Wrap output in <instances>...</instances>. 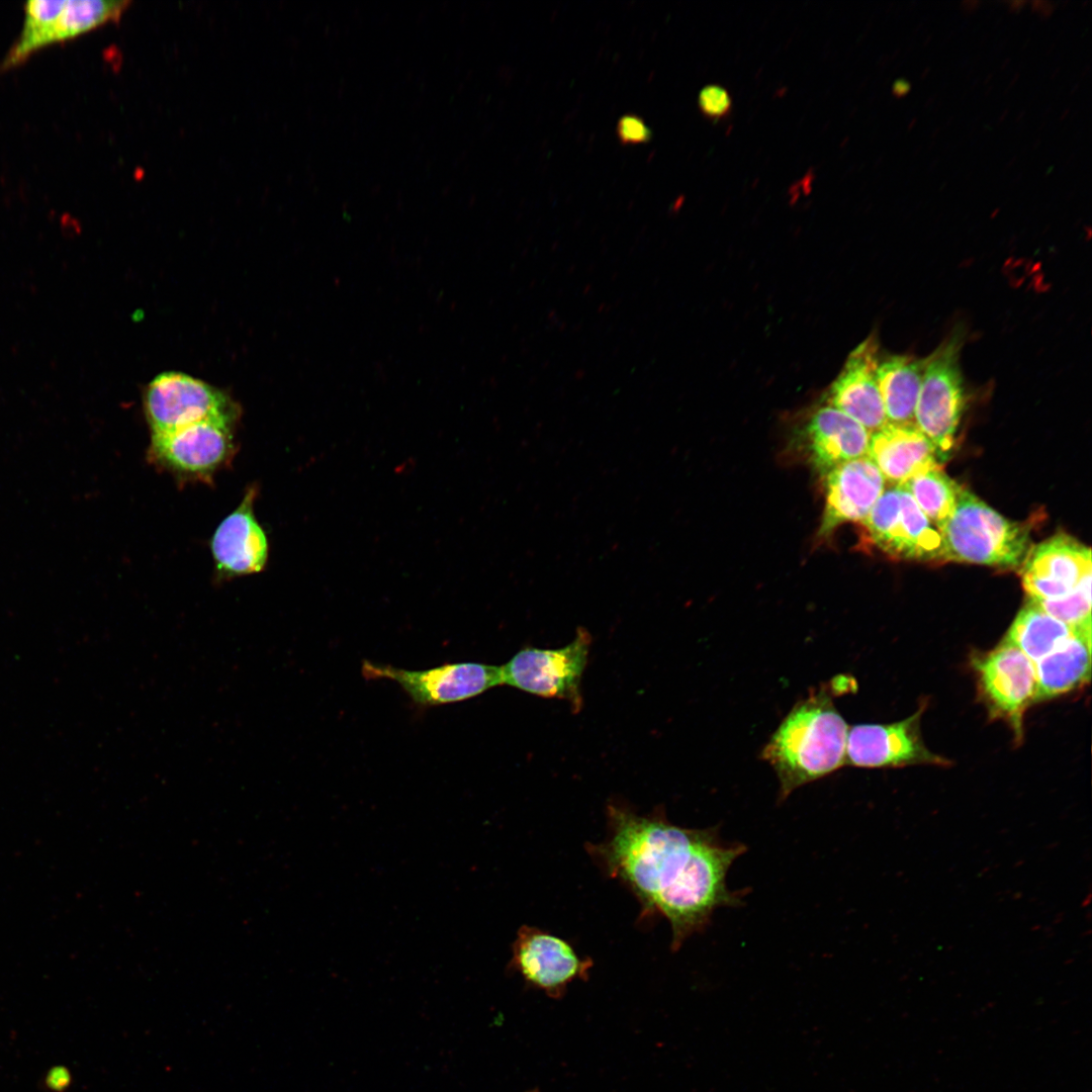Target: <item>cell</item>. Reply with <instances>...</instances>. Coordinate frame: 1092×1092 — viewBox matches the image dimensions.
<instances>
[{
	"instance_id": "cell-12",
	"label": "cell",
	"mask_w": 1092,
	"mask_h": 1092,
	"mask_svg": "<svg viewBox=\"0 0 1092 1092\" xmlns=\"http://www.w3.org/2000/svg\"><path fill=\"white\" fill-rule=\"evenodd\" d=\"M980 689L995 715L1021 729L1022 715L1036 698L1034 662L1013 645L1002 642L974 661Z\"/></svg>"
},
{
	"instance_id": "cell-20",
	"label": "cell",
	"mask_w": 1092,
	"mask_h": 1092,
	"mask_svg": "<svg viewBox=\"0 0 1092 1092\" xmlns=\"http://www.w3.org/2000/svg\"><path fill=\"white\" fill-rule=\"evenodd\" d=\"M926 358L894 355L879 362L877 381L888 423L915 425V407Z\"/></svg>"
},
{
	"instance_id": "cell-22",
	"label": "cell",
	"mask_w": 1092,
	"mask_h": 1092,
	"mask_svg": "<svg viewBox=\"0 0 1092 1092\" xmlns=\"http://www.w3.org/2000/svg\"><path fill=\"white\" fill-rule=\"evenodd\" d=\"M129 4L127 0H66L60 14L34 40L33 53L53 42L68 40L117 21Z\"/></svg>"
},
{
	"instance_id": "cell-25",
	"label": "cell",
	"mask_w": 1092,
	"mask_h": 1092,
	"mask_svg": "<svg viewBox=\"0 0 1092 1092\" xmlns=\"http://www.w3.org/2000/svg\"><path fill=\"white\" fill-rule=\"evenodd\" d=\"M1033 602L1049 615L1073 628L1091 629V574L1060 599Z\"/></svg>"
},
{
	"instance_id": "cell-28",
	"label": "cell",
	"mask_w": 1092,
	"mask_h": 1092,
	"mask_svg": "<svg viewBox=\"0 0 1092 1092\" xmlns=\"http://www.w3.org/2000/svg\"><path fill=\"white\" fill-rule=\"evenodd\" d=\"M74 1083L69 1067L63 1064L51 1066L41 1076L40 1089L44 1092H68Z\"/></svg>"
},
{
	"instance_id": "cell-11",
	"label": "cell",
	"mask_w": 1092,
	"mask_h": 1092,
	"mask_svg": "<svg viewBox=\"0 0 1092 1092\" xmlns=\"http://www.w3.org/2000/svg\"><path fill=\"white\" fill-rule=\"evenodd\" d=\"M1088 574H1092L1090 548L1065 533L1031 546L1020 565L1022 586L1032 601L1060 599Z\"/></svg>"
},
{
	"instance_id": "cell-30",
	"label": "cell",
	"mask_w": 1092,
	"mask_h": 1092,
	"mask_svg": "<svg viewBox=\"0 0 1092 1092\" xmlns=\"http://www.w3.org/2000/svg\"><path fill=\"white\" fill-rule=\"evenodd\" d=\"M1033 10H1038L1043 16H1049L1053 12V5L1050 2L1035 1L1032 3Z\"/></svg>"
},
{
	"instance_id": "cell-17",
	"label": "cell",
	"mask_w": 1092,
	"mask_h": 1092,
	"mask_svg": "<svg viewBox=\"0 0 1092 1092\" xmlns=\"http://www.w3.org/2000/svg\"><path fill=\"white\" fill-rule=\"evenodd\" d=\"M867 456L891 485L942 467L932 443L915 425L887 423L871 433Z\"/></svg>"
},
{
	"instance_id": "cell-26",
	"label": "cell",
	"mask_w": 1092,
	"mask_h": 1092,
	"mask_svg": "<svg viewBox=\"0 0 1092 1092\" xmlns=\"http://www.w3.org/2000/svg\"><path fill=\"white\" fill-rule=\"evenodd\" d=\"M702 113L711 119H721L730 113L731 97L722 86L710 84L703 87L698 96Z\"/></svg>"
},
{
	"instance_id": "cell-3",
	"label": "cell",
	"mask_w": 1092,
	"mask_h": 1092,
	"mask_svg": "<svg viewBox=\"0 0 1092 1092\" xmlns=\"http://www.w3.org/2000/svg\"><path fill=\"white\" fill-rule=\"evenodd\" d=\"M938 531L944 562L1015 569L1031 547L1027 523L1008 520L965 488L952 515Z\"/></svg>"
},
{
	"instance_id": "cell-4",
	"label": "cell",
	"mask_w": 1092,
	"mask_h": 1092,
	"mask_svg": "<svg viewBox=\"0 0 1092 1092\" xmlns=\"http://www.w3.org/2000/svg\"><path fill=\"white\" fill-rule=\"evenodd\" d=\"M860 523L866 541L890 558L944 562L938 529L901 485L887 486Z\"/></svg>"
},
{
	"instance_id": "cell-18",
	"label": "cell",
	"mask_w": 1092,
	"mask_h": 1092,
	"mask_svg": "<svg viewBox=\"0 0 1092 1092\" xmlns=\"http://www.w3.org/2000/svg\"><path fill=\"white\" fill-rule=\"evenodd\" d=\"M871 433L858 422L830 405L818 408L805 427V445L812 465L821 474L868 455Z\"/></svg>"
},
{
	"instance_id": "cell-24",
	"label": "cell",
	"mask_w": 1092,
	"mask_h": 1092,
	"mask_svg": "<svg viewBox=\"0 0 1092 1092\" xmlns=\"http://www.w3.org/2000/svg\"><path fill=\"white\" fill-rule=\"evenodd\" d=\"M66 0H30L24 5L22 29L0 63L7 70L24 62L32 54L35 38L62 11Z\"/></svg>"
},
{
	"instance_id": "cell-31",
	"label": "cell",
	"mask_w": 1092,
	"mask_h": 1092,
	"mask_svg": "<svg viewBox=\"0 0 1092 1092\" xmlns=\"http://www.w3.org/2000/svg\"><path fill=\"white\" fill-rule=\"evenodd\" d=\"M1024 4H1025L1024 1H1013V2L1010 3V9L1012 11H1018L1019 9H1021L1022 5H1024Z\"/></svg>"
},
{
	"instance_id": "cell-29",
	"label": "cell",
	"mask_w": 1092,
	"mask_h": 1092,
	"mask_svg": "<svg viewBox=\"0 0 1092 1092\" xmlns=\"http://www.w3.org/2000/svg\"><path fill=\"white\" fill-rule=\"evenodd\" d=\"M911 85L907 80H896L892 87L893 94L900 98L905 96L910 91Z\"/></svg>"
},
{
	"instance_id": "cell-32",
	"label": "cell",
	"mask_w": 1092,
	"mask_h": 1092,
	"mask_svg": "<svg viewBox=\"0 0 1092 1092\" xmlns=\"http://www.w3.org/2000/svg\"><path fill=\"white\" fill-rule=\"evenodd\" d=\"M528 1092H538V1090H531V1091H528Z\"/></svg>"
},
{
	"instance_id": "cell-19",
	"label": "cell",
	"mask_w": 1092,
	"mask_h": 1092,
	"mask_svg": "<svg viewBox=\"0 0 1092 1092\" xmlns=\"http://www.w3.org/2000/svg\"><path fill=\"white\" fill-rule=\"evenodd\" d=\"M1036 698H1053L1083 685L1090 678L1091 629L1077 630L1048 655L1034 662Z\"/></svg>"
},
{
	"instance_id": "cell-5",
	"label": "cell",
	"mask_w": 1092,
	"mask_h": 1092,
	"mask_svg": "<svg viewBox=\"0 0 1092 1092\" xmlns=\"http://www.w3.org/2000/svg\"><path fill=\"white\" fill-rule=\"evenodd\" d=\"M961 339L952 337L926 358L914 423L942 463L951 455L965 406Z\"/></svg>"
},
{
	"instance_id": "cell-15",
	"label": "cell",
	"mask_w": 1092,
	"mask_h": 1092,
	"mask_svg": "<svg viewBox=\"0 0 1092 1092\" xmlns=\"http://www.w3.org/2000/svg\"><path fill=\"white\" fill-rule=\"evenodd\" d=\"M878 346L874 339L858 345L831 385L828 405L858 422L870 433L888 421L877 381Z\"/></svg>"
},
{
	"instance_id": "cell-1",
	"label": "cell",
	"mask_w": 1092,
	"mask_h": 1092,
	"mask_svg": "<svg viewBox=\"0 0 1092 1092\" xmlns=\"http://www.w3.org/2000/svg\"><path fill=\"white\" fill-rule=\"evenodd\" d=\"M608 816L610 835L590 851L611 877L630 888L647 914L668 920L673 949L703 930L716 909L742 903L727 887L726 876L746 850L743 844L721 840L712 828L677 826L661 813L639 815L610 805Z\"/></svg>"
},
{
	"instance_id": "cell-14",
	"label": "cell",
	"mask_w": 1092,
	"mask_h": 1092,
	"mask_svg": "<svg viewBox=\"0 0 1092 1092\" xmlns=\"http://www.w3.org/2000/svg\"><path fill=\"white\" fill-rule=\"evenodd\" d=\"M825 508L819 536L847 522H861L884 492L886 480L869 456L846 461L824 474Z\"/></svg>"
},
{
	"instance_id": "cell-13",
	"label": "cell",
	"mask_w": 1092,
	"mask_h": 1092,
	"mask_svg": "<svg viewBox=\"0 0 1092 1092\" xmlns=\"http://www.w3.org/2000/svg\"><path fill=\"white\" fill-rule=\"evenodd\" d=\"M921 710L892 724H859L848 730L846 763L885 767L909 763H945L924 745L919 732Z\"/></svg>"
},
{
	"instance_id": "cell-7",
	"label": "cell",
	"mask_w": 1092,
	"mask_h": 1092,
	"mask_svg": "<svg viewBox=\"0 0 1092 1092\" xmlns=\"http://www.w3.org/2000/svg\"><path fill=\"white\" fill-rule=\"evenodd\" d=\"M144 404L152 435L205 420L235 423L239 414L237 405L224 392L178 372H165L155 377L147 387Z\"/></svg>"
},
{
	"instance_id": "cell-2",
	"label": "cell",
	"mask_w": 1092,
	"mask_h": 1092,
	"mask_svg": "<svg viewBox=\"0 0 1092 1092\" xmlns=\"http://www.w3.org/2000/svg\"><path fill=\"white\" fill-rule=\"evenodd\" d=\"M840 685L834 680L796 703L763 747L761 758L776 771L781 801L845 765L849 728L833 702Z\"/></svg>"
},
{
	"instance_id": "cell-10",
	"label": "cell",
	"mask_w": 1092,
	"mask_h": 1092,
	"mask_svg": "<svg viewBox=\"0 0 1092 1092\" xmlns=\"http://www.w3.org/2000/svg\"><path fill=\"white\" fill-rule=\"evenodd\" d=\"M512 950L511 968L551 997L561 996L572 981L586 978L593 966L564 939L527 925L518 930Z\"/></svg>"
},
{
	"instance_id": "cell-8",
	"label": "cell",
	"mask_w": 1092,
	"mask_h": 1092,
	"mask_svg": "<svg viewBox=\"0 0 1092 1092\" xmlns=\"http://www.w3.org/2000/svg\"><path fill=\"white\" fill-rule=\"evenodd\" d=\"M362 672L367 679L387 678L397 682L420 707L464 701L503 685L500 666L477 662L449 663L430 669L408 670L365 660Z\"/></svg>"
},
{
	"instance_id": "cell-21",
	"label": "cell",
	"mask_w": 1092,
	"mask_h": 1092,
	"mask_svg": "<svg viewBox=\"0 0 1092 1092\" xmlns=\"http://www.w3.org/2000/svg\"><path fill=\"white\" fill-rule=\"evenodd\" d=\"M1077 630L1044 612L1028 600L1012 622L1004 643L1022 651L1036 662L1065 642ZM1089 630V629H1083Z\"/></svg>"
},
{
	"instance_id": "cell-9",
	"label": "cell",
	"mask_w": 1092,
	"mask_h": 1092,
	"mask_svg": "<svg viewBox=\"0 0 1092 1092\" xmlns=\"http://www.w3.org/2000/svg\"><path fill=\"white\" fill-rule=\"evenodd\" d=\"M234 424L205 420L152 435L150 456L173 472L194 477L210 476L234 453Z\"/></svg>"
},
{
	"instance_id": "cell-23",
	"label": "cell",
	"mask_w": 1092,
	"mask_h": 1092,
	"mask_svg": "<svg viewBox=\"0 0 1092 1092\" xmlns=\"http://www.w3.org/2000/svg\"><path fill=\"white\" fill-rule=\"evenodd\" d=\"M903 486L925 517L939 530L952 515L962 486L942 467L919 474Z\"/></svg>"
},
{
	"instance_id": "cell-27",
	"label": "cell",
	"mask_w": 1092,
	"mask_h": 1092,
	"mask_svg": "<svg viewBox=\"0 0 1092 1092\" xmlns=\"http://www.w3.org/2000/svg\"><path fill=\"white\" fill-rule=\"evenodd\" d=\"M617 135L624 145H637L649 142L652 131L641 117L625 114L617 123Z\"/></svg>"
},
{
	"instance_id": "cell-16",
	"label": "cell",
	"mask_w": 1092,
	"mask_h": 1092,
	"mask_svg": "<svg viewBox=\"0 0 1092 1092\" xmlns=\"http://www.w3.org/2000/svg\"><path fill=\"white\" fill-rule=\"evenodd\" d=\"M256 489L251 487L237 509L217 526L211 538L216 569L224 575L260 572L268 559L267 536L254 515Z\"/></svg>"
},
{
	"instance_id": "cell-6",
	"label": "cell",
	"mask_w": 1092,
	"mask_h": 1092,
	"mask_svg": "<svg viewBox=\"0 0 1092 1092\" xmlns=\"http://www.w3.org/2000/svg\"><path fill=\"white\" fill-rule=\"evenodd\" d=\"M590 643L588 631L579 628L574 639L561 648L525 647L500 666L502 684L538 697L565 700L578 712Z\"/></svg>"
}]
</instances>
